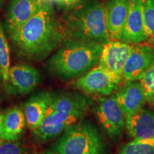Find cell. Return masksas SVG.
Masks as SVG:
<instances>
[{"label": "cell", "mask_w": 154, "mask_h": 154, "mask_svg": "<svg viewBox=\"0 0 154 154\" xmlns=\"http://www.w3.org/2000/svg\"><path fill=\"white\" fill-rule=\"evenodd\" d=\"M52 151L58 154H109L99 130L85 121L68 127L54 143Z\"/></svg>", "instance_id": "5"}, {"label": "cell", "mask_w": 154, "mask_h": 154, "mask_svg": "<svg viewBox=\"0 0 154 154\" xmlns=\"http://www.w3.org/2000/svg\"><path fill=\"white\" fill-rule=\"evenodd\" d=\"M143 21V0H129V9L120 41L136 44L147 41Z\"/></svg>", "instance_id": "11"}, {"label": "cell", "mask_w": 154, "mask_h": 154, "mask_svg": "<svg viewBox=\"0 0 154 154\" xmlns=\"http://www.w3.org/2000/svg\"><path fill=\"white\" fill-rule=\"evenodd\" d=\"M134 45L121 41H111L103 46L99 65L122 79L123 70Z\"/></svg>", "instance_id": "9"}, {"label": "cell", "mask_w": 154, "mask_h": 154, "mask_svg": "<svg viewBox=\"0 0 154 154\" xmlns=\"http://www.w3.org/2000/svg\"><path fill=\"white\" fill-rule=\"evenodd\" d=\"M47 0H10L5 27L9 38L43 7Z\"/></svg>", "instance_id": "8"}, {"label": "cell", "mask_w": 154, "mask_h": 154, "mask_svg": "<svg viewBox=\"0 0 154 154\" xmlns=\"http://www.w3.org/2000/svg\"><path fill=\"white\" fill-rule=\"evenodd\" d=\"M0 76H2V74H1V72H0Z\"/></svg>", "instance_id": "28"}, {"label": "cell", "mask_w": 154, "mask_h": 154, "mask_svg": "<svg viewBox=\"0 0 154 154\" xmlns=\"http://www.w3.org/2000/svg\"><path fill=\"white\" fill-rule=\"evenodd\" d=\"M52 93L43 91L34 94L24 106L26 126L31 131L36 130L45 118Z\"/></svg>", "instance_id": "15"}, {"label": "cell", "mask_w": 154, "mask_h": 154, "mask_svg": "<svg viewBox=\"0 0 154 154\" xmlns=\"http://www.w3.org/2000/svg\"><path fill=\"white\" fill-rule=\"evenodd\" d=\"M9 81L21 94L29 93L37 86L40 80L39 73L29 65L19 64L10 67Z\"/></svg>", "instance_id": "16"}, {"label": "cell", "mask_w": 154, "mask_h": 154, "mask_svg": "<svg viewBox=\"0 0 154 154\" xmlns=\"http://www.w3.org/2000/svg\"><path fill=\"white\" fill-rule=\"evenodd\" d=\"M44 154H58V153H56L54 152H47V153H44Z\"/></svg>", "instance_id": "26"}, {"label": "cell", "mask_w": 154, "mask_h": 154, "mask_svg": "<svg viewBox=\"0 0 154 154\" xmlns=\"http://www.w3.org/2000/svg\"><path fill=\"white\" fill-rule=\"evenodd\" d=\"M126 128L134 140H147L154 138V113L142 109L126 116Z\"/></svg>", "instance_id": "13"}, {"label": "cell", "mask_w": 154, "mask_h": 154, "mask_svg": "<svg viewBox=\"0 0 154 154\" xmlns=\"http://www.w3.org/2000/svg\"><path fill=\"white\" fill-rule=\"evenodd\" d=\"M88 109L83 106L71 96H56L51 100L41 125L32 131L33 138L38 143L50 141L60 136L68 127L84 118Z\"/></svg>", "instance_id": "4"}, {"label": "cell", "mask_w": 154, "mask_h": 154, "mask_svg": "<svg viewBox=\"0 0 154 154\" xmlns=\"http://www.w3.org/2000/svg\"><path fill=\"white\" fill-rule=\"evenodd\" d=\"M2 3H3V0H0V8H1L2 5Z\"/></svg>", "instance_id": "27"}, {"label": "cell", "mask_w": 154, "mask_h": 154, "mask_svg": "<svg viewBox=\"0 0 154 154\" xmlns=\"http://www.w3.org/2000/svg\"><path fill=\"white\" fill-rule=\"evenodd\" d=\"M60 22L64 40L105 45L110 41L106 24L104 5L89 0L66 9Z\"/></svg>", "instance_id": "2"}, {"label": "cell", "mask_w": 154, "mask_h": 154, "mask_svg": "<svg viewBox=\"0 0 154 154\" xmlns=\"http://www.w3.org/2000/svg\"><path fill=\"white\" fill-rule=\"evenodd\" d=\"M154 63V47L134 46L124 67L122 81H139L143 74Z\"/></svg>", "instance_id": "10"}, {"label": "cell", "mask_w": 154, "mask_h": 154, "mask_svg": "<svg viewBox=\"0 0 154 154\" xmlns=\"http://www.w3.org/2000/svg\"><path fill=\"white\" fill-rule=\"evenodd\" d=\"M26 126L24 111L17 106L9 109L4 116L3 140H18L24 134Z\"/></svg>", "instance_id": "17"}, {"label": "cell", "mask_w": 154, "mask_h": 154, "mask_svg": "<svg viewBox=\"0 0 154 154\" xmlns=\"http://www.w3.org/2000/svg\"><path fill=\"white\" fill-rule=\"evenodd\" d=\"M103 45L92 42L64 40L48 59V70L61 79L82 76L99 63Z\"/></svg>", "instance_id": "3"}, {"label": "cell", "mask_w": 154, "mask_h": 154, "mask_svg": "<svg viewBox=\"0 0 154 154\" xmlns=\"http://www.w3.org/2000/svg\"><path fill=\"white\" fill-rule=\"evenodd\" d=\"M143 9L147 41L154 43V0H143Z\"/></svg>", "instance_id": "20"}, {"label": "cell", "mask_w": 154, "mask_h": 154, "mask_svg": "<svg viewBox=\"0 0 154 154\" xmlns=\"http://www.w3.org/2000/svg\"><path fill=\"white\" fill-rule=\"evenodd\" d=\"M129 9V0H109L104 5L106 24L111 41H120Z\"/></svg>", "instance_id": "12"}, {"label": "cell", "mask_w": 154, "mask_h": 154, "mask_svg": "<svg viewBox=\"0 0 154 154\" xmlns=\"http://www.w3.org/2000/svg\"><path fill=\"white\" fill-rule=\"evenodd\" d=\"M139 82L145 92L146 101L154 105V63L146 70Z\"/></svg>", "instance_id": "21"}, {"label": "cell", "mask_w": 154, "mask_h": 154, "mask_svg": "<svg viewBox=\"0 0 154 154\" xmlns=\"http://www.w3.org/2000/svg\"><path fill=\"white\" fill-rule=\"evenodd\" d=\"M0 154H28L27 150L18 140H4L0 143Z\"/></svg>", "instance_id": "22"}, {"label": "cell", "mask_w": 154, "mask_h": 154, "mask_svg": "<svg viewBox=\"0 0 154 154\" xmlns=\"http://www.w3.org/2000/svg\"><path fill=\"white\" fill-rule=\"evenodd\" d=\"M19 57L30 61L46 59L64 41L51 2H47L10 37Z\"/></svg>", "instance_id": "1"}, {"label": "cell", "mask_w": 154, "mask_h": 154, "mask_svg": "<svg viewBox=\"0 0 154 154\" xmlns=\"http://www.w3.org/2000/svg\"><path fill=\"white\" fill-rule=\"evenodd\" d=\"M115 96L126 116L142 109L147 102L143 86L138 81L125 82Z\"/></svg>", "instance_id": "14"}, {"label": "cell", "mask_w": 154, "mask_h": 154, "mask_svg": "<svg viewBox=\"0 0 154 154\" xmlns=\"http://www.w3.org/2000/svg\"><path fill=\"white\" fill-rule=\"evenodd\" d=\"M99 122L112 139L118 138L126 128V115L115 95L101 98L96 109Z\"/></svg>", "instance_id": "7"}, {"label": "cell", "mask_w": 154, "mask_h": 154, "mask_svg": "<svg viewBox=\"0 0 154 154\" xmlns=\"http://www.w3.org/2000/svg\"><path fill=\"white\" fill-rule=\"evenodd\" d=\"M10 69L9 44L4 32L3 25L0 22V72L3 81L9 82V73Z\"/></svg>", "instance_id": "18"}, {"label": "cell", "mask_w": 154, "mask_h": 154, "mask_svg": "<svg viewBox=\"0 0 154 154\" xmlns=\"http://www.w3.org/2000/svg\"><path fill=\"white\" fill-rule=\"evenodd\" d=\"M118 154H154V138L133 140L124 145Z\"/></svg>", "instance_id": "19"}, {"label": "cell", "mask_w": 154, "mask_h": 154, "mask_svg": "<svg viewBox=\"0 0 154 154\" xmlns=\"http://www.w3.org/2000/svg\"><path fill=\"white\" fill-rule=\"evenodd\" d=\"M87 1H89V0H64L61 6L66 9Z\"/></svg>", "instance_id": "23"}, {"label": "cell", "mask_w": 154, "mask_h": 154, "mask_svg": "<svg viewBox=\"0 0 154 154\" xmlns=\"http://www.w3.org/2000/svg\"><path fill=\"white\" fill-rule=\"evenodd\" d=\"M5 113L0 112V143L4 141L2 139V133H3V121Z\"/></svg>", "instance_id": "24"}, {"label": "cell", "mask_w": 154, "mask_h": 154, "mask_svg": "<svg viewBox=\"0 0 154 154\" xmlns=\"http://www.w3.org/2000/svg\"><path fill=\"white\" fill-rule=\"evenodd\" d=\"M47 1L51 2H55L59 4V5H61V4L63 2V1H64V0H47Z\"/></svg>", "instance_id": "25"}, {"label": "cell", "mask_w": 154, "mask_h": 154, "mask_svg": "<svg viewBox=\"0 0 154 154\" xmlns=\"http://www.w3.org/2000/svg\"><path fill=\"white\" fill-rule=\"evenodd\" d=\"M121 82L122 79L98 65L79 77L74 86L86 93L109 96L117 89Z\"/></svg>", "instance_id": "6"}]
</instances>
